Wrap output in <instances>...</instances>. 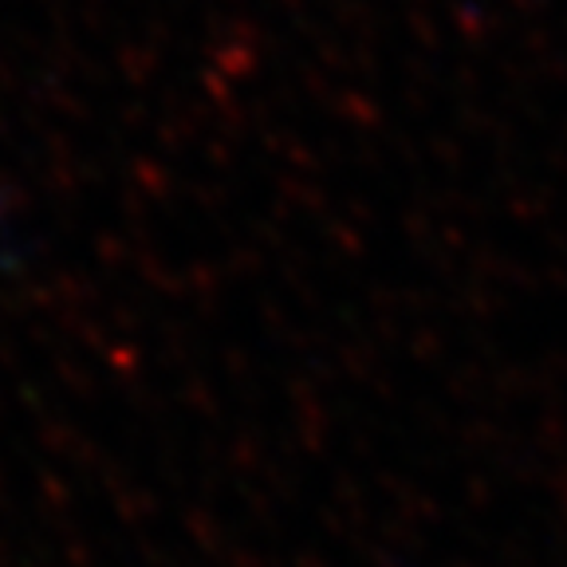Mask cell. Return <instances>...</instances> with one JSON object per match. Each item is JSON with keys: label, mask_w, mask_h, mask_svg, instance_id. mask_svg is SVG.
<instances>
[]
</instances>
